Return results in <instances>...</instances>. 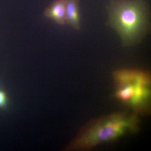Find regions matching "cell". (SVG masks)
Returning <instances> with one entry per match:
<instances>
[{
	"instance_id": "6da1fadb",
	"label": "cell",
	"mask_w": 151,
	"mask_h": 151,
	"mask_svg": "<svg viewBox=\"0 0 151 151\" xmlns=\"http://www.w3.org/2000/svg\"><path fill=\"white\" fill-rule=\"evenodd\" d=\"M139 119L134 113L119 112L95 119L86 124L68 150L86 151L139 130Z\"/></svg>"
},
{
	"instance_id": "7a4b0ae2",
	"label": "cell",
	"mask_w": 151,
	"mask_h": 151,
	"mask_svg": "<svg viewBox=\"0 0 151 151\" xmlns=\"http://www.w3.org/2000/svg\"><path fill=\"white\" fill-rule=\"evenodd\" d=\"M108 24L124 46L139 43L150 30V12L143 0H113L108 6Z\"/></svg>"
},
{
	"instance_id": "3957f363",
	"label": "cell",
	"mask_w": 151,
	"mask_h": 151,
	"mask_svg": "<svg viewBox=\"0 0 151 151\" xmlns=\"http://www.w3.org/2000/svg\"><path fill=\"white\" fill-rule=\"evenodd\" d=\"M151 74L149 71L139 70L134 82V92L128 106L137 115L150 113Z\"/></svg>"
},
{
	"instance_id": "277c9868",
	"label": "cell",
	"mask_w": 151,
	"mask_h": 151,
	"mask_svg": "<svg viewBox=\"0 0 151 151\" xmlns=\"http://www.w3.org/2000/svg\"><path fill=\"white\" fill-rule=\"evenodd\" d=\"M68 0H56L44 12V15L59 25L65 24V13Z\"/></svg>"
},
{
	"instance_id": "5b68a950",
	"label": "cell",
	"mask_w": 151,
	"mask_h": 151,
	"mask_svg": "<svg viewBox=\"0 0 151 151\" xmlns=\"http://www.w3.org/2000/svg\"><path fill=\"white\" fill-rule=\"evenodd\" d=\"M79 0H68L65 13V24L76 30L81 28Z\"/></svg>"
},
{
	"instance_id": "8992f818",
	"label": "cell",
	"mask_w": 151,
	"mask_h": 151,
	"mask_svg": "<svg viewBox=\"0 0 151 151\" xmlns=\"http://www.w3.org/2000/svg\"><path fill=\"white\" fill-rule=\"evenodd\" d=\"M7 103V97L5 92L0 89V108H4Z\"/></svg>"
}]
</instances>
